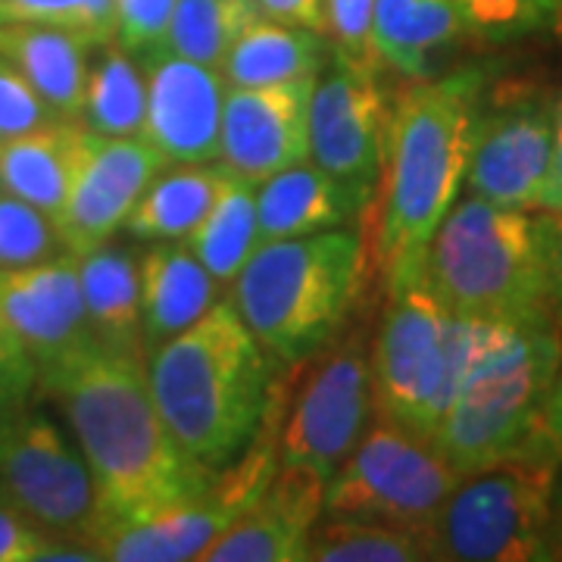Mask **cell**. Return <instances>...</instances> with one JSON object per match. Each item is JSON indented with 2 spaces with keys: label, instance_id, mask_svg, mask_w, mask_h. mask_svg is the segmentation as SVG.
Listing matches in <instances>:
<instances>
[{
  "label": "cell",
  "instance_id": "cell-1",
  "mask_svg": "<svg viewBox=\"0 0 562 562\" xmlns=\"http://www.w3.org/2000/svg\"><path fill=\"white\" fill-rule=\"evenodd\" d=\"M88 462L98 519L132 522L169 506L198 501L213 469L191 460L169 435L147 382V360L91 347L41 375Z\"/></svg>",
  "mask_w": 562,
  "mask_h": 562
},
{
  "label": "cell",
  "instance_id": "cell-2",
  "mask_svg": "<svg viewBox=\"0 0 562 562\" xmlns=\"http://www.w3.org/2000/svg\"><path fill=\"white\" fill-rule=\"evenodd\" d=\"M482 91V72L462 69L443 79H406L391 101L375 244L387 284L419 272L431 235L460 201Z\"/></svg>",
  "mask_w": 562,
  "mask_h": 562
},
{
  "label": "cell",
  "instance_id": "cell-3",
  "mask_svg": "<svg viewBox=\"0 0 562 562\" xmlns=\"http://www.w3.org/2000/svg\"><path fill=\"white\" fill-rule=\"evenodd\" d=\"M272 362L232 301L147 353L154 403L191 460L216 472L244 453L269 409Z\"/></svg>",
  "mask_w": 562,
  "mask_h": 562
},
{
  "label": "cell",
  "instance_id": "cell-4",
  "mask_svg": "<svg viewBox=\"0 0 562 562\" xmlns=\"http://www.w3.org/2000/svg\"><path fill=\"white\" fill-rule=\"evenodd\" d=\"M550 213L462 198L431 235L422 276L457 316L550 319Z\"/></svg>",
  "mask_w": 562,
  "mask_h": 562
},
{
  "label": "cell",
  "instance_id": "cell-5",
  "mask_svg": "<svg viewBox=\"0 0 562 562\" xmlns=\"http://www.w3.org/2000/svg\"><path fill=\"white\" fill-rule=\"evenodd\" d=\"M562 362L553 319L487 322L472 366L431 435L460 475L535 453L541 406Z\"/></svg>",
  "mask_w": 562,
  "mask_h": 562
},
{
  "label": "cell",
  "instance_id": "cell-6",
  "mask_svg": "<svg viewBox=\"0 0 562 562\" xmlns=\"http://www.w3.org/2000/svg\"><path fill=\"white\" fill-rule=\"evenodd\" d=\"M357 232H319L260 244L232 281V306L284 366L319 353L341 331L362 281Z\"/></svg>",
  "mask_w": 562,
  "mask_h": 562
},
{
  "label": "cell",
  "instance_id": "cell-7",
  "mask_svg": "<svg viewBox=\"0 0 562 562\" xmlns=\"http://www.w3.org/2000/svg\"><path fill=\"white\" fill-rule=\"evenodd\" d=\"M387 291L382 325L369 347L375 419L431 441L491 319L450 313L425 284L422 269L391 281Z\"/></svg>",
  "mask_w": 562,
  "mask_h": 562
},
{
  "label": "cell",
  "instance_id": "cell-8",
  "mask_svg": "<svg viewBox=\"0 0 562 562\" xmlns=\"http://www.w3.org/2000/svg\"><path fill=\"white\" fill-rule=\"evenodd\" d=\"M560 465L547 453H522L462 475L428 531L431 557L457 562L553 560L550 528Z\"/></svg>",
  "mask_w": 562,
  "mask_h": 562
},
{
  "label": "cell",
  "instance_id": "cell-9",
  "mask_svg": "<svg viewBox=\"0 0 562 562\" xmlns=\"http://www.w3.org/2000/svg\"><path fill=\"white\" fill-rule=\"evenodd\" d=\"M460 472L419 435L375 419L357 450L325 482L322 516L431 531Z\"/></svg>",
  "mask_w": 562,
  "mask_h": 562
},
{
  "label": "cell",
  "instance_id": "cell-10",
  "mask_svg": "<svg viewBox=\"0 0 562 562\" xmlns=\"http://www.w3.org/2000/svg\"><path fill=\"white\" fill-rule=\"evenodd\" d=\"M0 487L41 528L88 543L98 497L76 438L29 397L0 406Z\"/></svg>",
  "mask_w": 562,
  "mask_h": 562
},
{
  "label": "cell",
  "instance_id": "cell-11",
  "mask_svg": "<svg viewBox=\"0 0 562 562\" xmlns=\"http://www.w3.org/2000/svg\"><path fill=\"white\" fill-rule=\"evenodd\" d=\"M306 375L279 422V462L331 479L375 416L369 344L362 331L306 357Z\"/></svg>",
  "mask_w": 562,
  "mask_h": 562
},
{
  "label": "cell",
  "instance_id": "cell-12",
  "mask_svg": "<svg viewBox=\"0 0 562 562\" xmlns=\"http://www.w3.org/2000/svg\"><path fill=\"white\" fill-rule=\"evenodd\" d=\"M557 101L543 85L501 81L482 91L472 122L465 188L513 210H538L557 132Z\"/></svg>",
  "mask_w": 562,
  "mask_h": 562
},
{
  "label": "cell",
  "instance_id": "cell-13",
  "mask_svg": "<svg viewBox=\"0 0 562 562\" xmlns=\"http://www.w3.org/2000/svg\"><path fill=\"white\" fill-rule=\"evenodd\" d=\"M387 116L379 72L328 57L310 101V162L369 201L382 179Z\"/></svg>",
  "mask_w": 562,
  "mask_h": 562
},
{
  "label": "cell",
  "instance_id": "cell-14",
  "mask_svg": "<svg viewBox=\"0 0 562 562\" xmlns=\"http://www.w3.org/2000/svg\"><path fill=\"white\" fill-rule=\"evenodd\" d=\"M166 166L169 162L140 135L106 138L81 125L69 194L57 216L63 250L85 254L110 241Z\"/></svg>",
  "mask_w": 562,
  "mask_h": 562
},
{
  "label": "cell",
  "instance_id": "cell-15",
  "mask_svg": "<svg viewBox=\"0 0 562 562\" xmlns=\"http://www.w3.org/2000/svg\"><path fill=\"white\" fill-rule=\"evenodd\" d=\"M0 313L41 375L98 347L79 284V257H57L0 269Z\"/></svg>",
  "mask_w": 562,
  "mask_h": 562
},
{
  "label": "cell",
  "instance_id": "cell-16",
  "mask_svg": "<svg viewBox=\"0 0 562 562\" xmlns=\"http://www.w3.org/2000/svg\"><path fill=\"white\" fill-rule=\"evenodd\" d=\"M147 79V113L140 138L169 166L220 160L222 110L228 85L216 66L184 60L169 50L140 54Z\"/></svg>",
  "mask_w": 562,
  "mask_h": 562
},
{
  "label": "cell",
  "instance_id": "cell-17",
  "mask_svg": "<svg viewBox=\"0 0 562 562\" xmlns=\"http://www.w3.org/2000/svg\"><path fill=\"white\" fill-rule=\"evenodd\" d=\"M313 88L316 76L228 88L220 135L222 166L260 184L288 166L310 160Z\"/></svg>",
  "mask_w": 562,
  "mask_h": 562
},
{
  "label": "cell",
  "instance_id": "cell-18",
  "mask_svg": "<svg viewBox=\"0 0 562 562\" xmlns=\"http://www.w3.org/2000/svg\"><path fill=\"white\" fill-rule=\"evenodd\" d=\"M325 479L281 465L257 501L203 550L198 562H306L310 535L322 519Z\"/></svg>",
  "mask_w": 562,
  "mask_h": 562
},
{
  "label": "cell",
  "instance_id": "cell-19",
  "mask_svg": "<svg viewBox=\"0 0 562 562\" xmlns=\"http://www.w3.org/2000/svg\"><path fill=\"white\" fill-rule=\"evenodd\" d=\"M366 198L316 162H297L257 184V247L341 228Z\"/></svg>",
  "mask_w": 562,
  "mask_h": 562
},
{
  "label": "cell",
  "instance_id": "cell-20",
  "mask_svg": "<svg viewBox=\"0 0 562 562\" xmlns=\"http://www.w3.org/2000/svg\"><path fill=\"white\" fill-rule=\"evenodd\" d=\"M140 319L147 353L220 303V281L181 241H154L138 257Z\"/></svg>",
  "mask_w": 562,
  "mask_h": 562
},
{
  "label": "cell",
  "instance_id": "cell-21",
  "mask_svg": "<svg viewBox=\"0 0 562 562\" xmlns=\"http://www.w3.org/2000/svg\"><path fill=\"white\" fill-rule=\"evenodd\" d=\"M79 257V284L91 335L103 350L147 360L138 260L106 241Z\"/></svg>",
  "mask_w": 562,
  "mask_h": 562
},
{
  "label": "cell",
  "instance_id": "cell-22",
  "mask_svg": "<svg viewBox=\"0 0 562 562\" xmlns=\"http://www.w3.org/2000/svg\"><path fill=\"white\" fill-rule=\"evenodd\" d=\"M91 41L72 29L41 22H0V54L41 91L63 120H79Z\"/></svg>",
  "mask_w": 562,
  "mask_h": 562
},
{
  "label": "cell",
  "instance_id": "cell-23",
  "mask_svg": "<svg viewBox=\"0 0 562 562\" xmlns=\"http://www.w3.org/2000/svg\"><path fill=\"white\" fill-rule=\"evenodd\" d=\"M81 122L60 120L0 144V191L47 213L54 225L69 194Z\"/></svg>",
  "mask_w": 562,
  "mask_h": 562
},
{
  "label": "cell",
  "instance_id": "cell-24",
  "mask_svg": "<svg viewBox=\"0 0 562 562\" xmlns=\"http://www.w3.org/2000/svg\"><path fill=\"white\" fill-rule=\"evenodd\" d=\"M328 57V41L319 32L257 16L228 47L220 72L228 88H254L319 76Z\"/></svg>",
  "mask_w": 562,
  "mask_h": 562
},
{
  "label": "cell",
  "instance_id": "cell-25",
  "mask_svg": "<svg viewBox=\"0 0 562 562\" xmlns=\"http://www.w3.org/2000/svg\"><path fill=\"white\" fill-rule=\"evenodd\" d=\"M465 35L460 0H375V54L406 79H425L431 60Z\"/></svg>",
  "mask_w": 562,
  "mask_h": 562
},
{
  "label": "cell",
  "instance_id": "cell-26",
  "mask_svg": "<svg viewBox=\"0 0 562 562\" xmlns=\"http://www.w3.org/2000/svg\"><path fill=\"white\" fill-rule=\"evenodd\" d=\"M222 172V162L166 166L147 184L122 228L138 241H184L216 201Z\"/></svg>",
  "mask_w": 562,
  "mask_h": 562
},
{
  "label": "cell",
  "instance_id": "cell-27",
  "mask_svg": "<svg viewBox=\"0 0 562 562\" xmlns=\"http://www.w3.org/2000/svg\"><path fill=\"white\" fill-rule=\"evenodd\" d=\"M181 244L220 284H232L257 250V181L225 169L216 201Z\"/></svg>",
  "mask_w": 562,
  "mask_h": 562
},
{
  "label": "cell",
  "instance_id": "cell-28",
  "mask_svg": "<svg viewBox=\"0 0 562 562\" xmlns=\"http://www.w3.org/2000/svg\"><path fill=\"white\" fill-rule=\"evenodd\" d=\"M147 113V79L120 41L94 44L79 122L106 138H135Z\"/></svg>",
  "mask_w": 562,
  "mask_h": 562
},
{
  "label": "cell",
  "instance_id": "cell-29",
  "mask_svg": "<svg viewBox=\"0 0 562 562\" xmlns=\"http://www.w3.org/2000/svg\"><path fill=\"white\" fill-rule=\"evenodd\" d=\"M313 562H419L431 557V538L416 528L322 516L310 535ZM306 560V562H310Z\"/></svg>",
  "mask_w": 562,
  "mask_h": 562
},
{
  "label": "cell",
  "instance_id": "cell-30",
  "mask_svg": "<svg viewBox=\"0 0 562 562\" xmlns=\"http://www.w3.org/2000/svg\"><path fill=\"white\" fill-rule=\"evenodd\" d=\"M257 16L254 0H179L160 47L220 69L228 47Z\"/></svg>",
  "mask_w": 562,
  "mask_h": 562
},
{
  "label": "cell",
  "instance_id": "cell-31",
  "mask_svg": "<svg viewBox=\"0 0 562 562\" xmlns=\"http://www.w3.org/2000/svg\"><path fill=\"white\" fill-rule=\"evenodd\" d=\"M63 254L60 232L47 213L0 191V269H20Z\"/></svg>",
  "mask_w": 562,
  "mask_h": 562
},
{
  "label": "cell",
  "instance_id": "cell-32",
  "mask_svg": "<svg viewBox=\"0 0 562 562\" xmlns=\"http://www.w3.org/2000/svg\"><path fill=\"white\" fill-rule=\"evenodd\" d=\"M465 32L482 41H516L562 20V0H460Z\"/></svg>",
  "mask_w": 562,
  "mask_h": 562
},
{
  "label": "cell",
  "instance_id": "cell-33",
  "mask_svg": "<svg viewBox=\"0 0 562 562\" xmlns=\"http://www.w3.org/2000/svg\"><path fill=\"white\" fill-rule=\"evenodd\" d=\"M325 41L331 57L382 69L375 54V0H325Z\"/></svg>",
  "mask_w": 562,
  "mask_h": 562
},
{
  "label": "cell",
  "instance_id": "cell-34",
  "mask_svg": "<svg viewBox=\"0 0 562 562\" xmlns=\"http://www.w3.org/2000/svg\"><path fill=\"white\" fill-rule=\"evenodd\" d=\"M60 120V113L41 98L38 88L0 54V144Z\"/></svg>",
  "mask_w": 562,
  "mask_h": 562
},
{
  "label": "cell",
  "instance_id": "cell-35",
  "mask_svg": "<svg viewBox=\"0 0 562 562\" xmlns=\"http://www.w3.org/2000/svg\"><path fill=\"white\" fill-rule=\"evenodd\" d=\"M179 0H116V41L128 54L157 50Z\"/></svg>",
  "mask_w": 562,
  "mask_h": 562
},
{
  "label": "cell",
  "instance_id": "cell-36",
  "mask_svg": "<svg viewBox=\"0 0 562 562\" xmlns=\"http://www.w3.org/2000/svg\"><path fill=\"white\" fill-rule=\"evenodd\" d=\"M60 541V535L41 528L20 506L0 501V562H47Z\"/></svg>",
  "mask_w": 562,
  "mask_h": 562
},
{
  "label": "cell",
  "instance_id": "cell-37",
  "mask_svg": "<svg viewBox=\"0 0 562 562\" xmlns=\"http://www.w3.org/2000/svg\"><path fill=\"white\" fill-rule=\"evenodd\" d=\"M38 387V369L0 313V406L25 401Z\"/></svg>",
  "mask_w": 562,
  "mask_h": 562
},
{
  "label": "cell",
  "instance_id": "cell-38",
  "mask_svg": "<svg viewBox=\"0 0 562 562\" xmlns=\"http://www.w3.org/2000/svg\"><path fill=\"white\" fill-rule=\"evenodd\" d=\"M0 20L60 25L81 35V0H0Z\"/></svg>",
  "mask_w": 562,
  "mask_h": 562
},
{
  "label": "cell",
  "instance_id": "cell-39",
  "mask_svg": "<svg viewBox=\"0 0 562 562\" xmlns=\"http://www.w3.org/2000/svg\"><path fill=\"white\" fill-rule=\"evenodd\" d=\"M535 453H547L562 462V362L547 397H543L541 419H538V431H535Z\"/></svg>",
  "mask_w": 562,
  "mask_h": 562
},
{
  "label": "cell",
  "instance_id": "cell-40",
  "mask_svg": "<svg viewBox=\"0 0 562 562\" xmlns=\"http://www.w3.org/2000/svg\"><path fill=\"white\" fill-rule=\"evenodd\" d=\"M254 7L266 20L325 32V0H254Z\"/></svg>",
  "mask_w": 562,
  "mask_h": 562
},
{
  "label": "cell",
  "instance_id": "cell-41",
  "mask_svg": "<svg viewBox=\"0 0 562 562\" xmlns=\"http://www.w3.org/2000/svg\"><path fill=\"white\" fill-rule=\"evenodd\" d=\"M547 306L562 335V213H550V272H547Z\"/></svg>",
  "mask_w": 562,
  "mask_h": 562
},
{
  "label": "cell",
  "instance_id": "cell-42",
  "mask_svg": "<svg viewBox=\"0 0 562 562\" xmlns=\"http://www.w3.org/2000/svg\"><path fill=\"white\" fill-rule=\"evenodd\" d=\"M81 35L91 44L116 41V0H81Z\"/></svg>",
  "mask_w": 562,
  "mask_h": 562
},
{
  "label": "cell",
  "instance_id": "cell-43",
  "mask_svg": "<svg viewBox=\"0 0 562 562\" xmlns=\"http://www.w3.org/2000/svg\"><path fill=\"white\" fill-rule=\"evenodd\" d=\"M547 213H562V94L557 101V132H553V157H550V172L543 181L541 206Z\"/></svg>",
  "mask_w": 562,
  "mask_h": 562
},
{
  "label": "cell",
  "instance_id": "cell-44",
  "mask_svg": "<svg viewBox=\"0 0 562 562\" xmlns=\"http://www.w3.org/2000/svg\"><path fill=\"white\" fill-rule=\"evenodd\" d=\"M550 557L562 560V465L553 491V528H550Z\"/></svg>",
  "mask_w": 562,
  "mask_h": 562
},
{
  "label": "cell",
  "instance_id": "cell-45",
  "mask_svg": "<svg viewBox=\"0 0 562 562\" xmlns=\"http://www.w3.org/2000/svg\"><path fill=\"white\" fill-rule=\"evenodd\" d=\"M0 501H7V494H3V487H0Z\"/></svg>",
  "mask_w": 562,
  "mask_h": 562
},
{
  "label": "cell",
  "instance_id": "cell-46",
  "mask_svg": "<svg viewBox=\"0 0 562 562\" xmlns=\"http://www.w3.org/2000/svg\"><path fill=\"white\" fill-rule=\"evenodd\" d=\"M0 22H3V20H0Z\"/></svg>",
  "mask_w": 562,
  "mask_h": 562
}]
</instances>
